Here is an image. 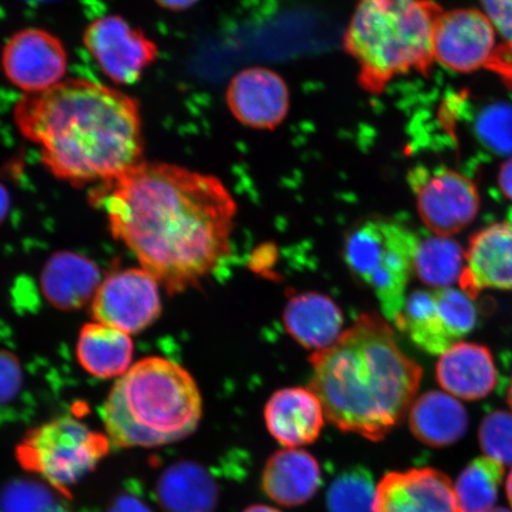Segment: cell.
<instances>
[{
	"label": "cell",
	"mask_w": 512,
	"mask_h": 512,
	"mask_svg": "<svg viewBox=\"0 0 512 512\" xmlns=\"http://www.w3.org/2000/svg\"><path fill=\"white\" fill-rule=\"evenodd\" d=\"M91 201L170 294L200 285L230 253L238 206L216 176L144 159L96 185Z\"/></svg>",
	"instance_id": "obj_1"
},
{
	"label": "cell",
	"mask_w": 512,
	"mask_h": 512,
	"mask_svg": "<svg viewBox=\"0 0 512 512\" xmlns=\"http://www.w3.org/2000/svg\"><path fill=\"white\" fill-rule=\"evenodd\" d=\"M12 117L49 174L74 187H96L144 160L142 108L117 87L66 79L23 95Z\"/></svg>",
	"instance_id": "obj_2"
},
{
	"label": "cell",
	"mask_w": 512,
	"mask_h": 512,
	"mask_svg": "<svg viewBox=\"0 0 512 512\" xmlns=\"http://www.w3.org/2000/svg\"><path fill=\"white\" fill-rule=\"evenodd\" d=\"M310 390L343 432L386 438L411 409L422 369L400 349L386 318L366 313L330 348L310 357Z\"/></svg>",
	"instance_id": "obj_3"
},
{
	"label": "cell",
	"mask_w": 512,
	"mask_h": 512,
	"mask_svg": "<svg viewBox=\"0 0 512 512\" xmlns=\"http://www.w3.org/2000/svg\"><path fill=\"white\" fill-rule=\"evenodd\" d=\"M202 416L200 389L187 369L164 357H147L119 377L101 418L120 448L177 443L196 431Z\"/></svg>",
	"instance_id": "obj_4"
},
{
	"label": "cell",
	"mask_w": 512,
	"mask_h": 512,
	"mask_svg": "<svg viewBox=\"0 0 512 512\" xmlns=\"http://www.w3.org/2000/svg\"><path fill=\"white\" fill-rule=\"evenodd\" d=\"M441 12L430 0H358L343 38L357 63L358 86L381 95L399 76L428 73Z\"/></svg>",
	"instance_id": "obj_5"
},
{
	"label": "cell",
	"mask_w": 512,
	"mask_h": 512,
	"mask_svg": "<svg viewBox=\"0 0 512 512\" xmlns=\"http://www.w3.org/2000/svg\"><path fill=\"white\" fill-rule=\"evenodd\" d=\"M419 242L411 229L389 219L362 222L345 239V262L374 292L387 320L395 322L405 307Z\"/></svg>",
	"instance_id": "obj_6"
},
{
	"label": "cell",
	"mask_w": 512,
	"mask_h": 512,
	"mask_svg": "<svg viewBox=\"0 0 512 512\" xmlns=\"http://www.w3.org/2000/svg\"><path fill=\"white\" fill-rule=\"evenodd\" d=\"M111 446L106 434L64 415L25 434L16 448V457L25 471L42 477L70 498V489L95 470Z\"/></svg>",
	"instance_id": "obj_7"
},
{
	"label": "cell",
	"mask_w": 512,
	"mask_h": 512,
	"mask_svg": "<svg viewBox=\"0 0 512 512\" xmlns=\"http://www.w3.org/2000/svg\"><path fill=\"white\" fill-rule=\"evenodd\" d=\"M477 317L475 300L448 287L413 292L395 323L422 350L441 355L475 329Z\"/></svg>",
	"instance_id": "obj_8"
},
{
	"label": "cell",
	"mask_w": 512,
	"mask_h": 512,
	"mask_svg": "<svg viewBox=\"0 0 512 512\" xmlns=\"http://www.w3.org/2000/svg\"><path fill=\"white\" fill-rule=\"evenodd\" d=\"M419 215L434 235L450 238L476 219L480 207L475 183L446 166L419 165L408 172Z\"/></svg>",
	"instance_id": "obj_9"
},
{
	"label": "cell",
	"mask_w": 512,
	"mask_h": 512,
	"mask_svg": "<svg viewBox=\"0 0 512 512\" xmlns=\"http://www.w3.org/2000/svg\"><path fill=\"white\" fill-rule=\"evenodd\" d=\"M82 42L102 75L115 86L136 85L159 57L157 43L118 15L88 23Z\"/></svg>",
	"instance_id": "obj_10"
},
{
	"label": "cell",
	"mask_w": 512,
	"mask_h": 512,
	"mask_svg": "<svg viewBox=\"0 0 512 512\" xmlns=\"http://www.w3.org/2000/svg\"><path fill=\"white\" fill-rule=\"evenodd\" d=\"M5 79L24 95L48 91L66 80L69 56L60 37L42 28L12 34L0 55Z\"/></svg>",
	"instance_id": "obj_11"
},
{
	"label": "cell",
	"mask_w": 512,
	"mask_h": 512,
	"mask_svg": "<svg viewBox=\"0 0 512 512\" xmlns=\"http://www.w3.org/2000/svg\"><path fill=\"white\" fill-rule=\"evenodd\" d=\"M158 281L143 268L108 275L92 302L94 322L127 335L149 328L162 313Z\"/></svg>",
	"instance_id": "obj_12"
},
{
	"label": "cell",
	"mask_w": 512,
	"mask_h": 512,
	"mask_svg": "<svg viewBox=\"0 0 512 512\" xmlns=\"http://www.w3.org/2000/svg\"><path fill=\"white\" fill-rule=\"evenodd\" d=\"M496 36L494 25L482 11H443L434 30V60L458 73L490 67L498 51Z\"/></svg>",
	"instance_id": "obj_13"
},
{
	"label": "cell",
	"mask_w": 512,
	"mask_h": 512,
	"mask_svg": "<svg viewBox=\"0 0 512 512\" xmlns=\"http://www.w3.org/2000/svg\"><path fill=\"white\" fill-rule=\"evenodd\" d=\"M230 113L254 130L272 131L284 123L291 106L286 81L274 70L252 67L230 80L227 93Z\"/></svg>",
	"instance_id": "obj_14"
},
{
	"label": "cell",
	"mask_w": 512,
	"mask_h": 512,
	"mask_svg": "<svg viewBox=\"0 0 512 512\" xmlns=\"http://www.w3.org/2000/svg\"><path fill=\"white\" fill-rule=\"evenodd\" d=\"M459 286L473 300L488 290L512 292V223H492L471 236Z\"/></svg>",
	"instance_id": "obj_15"
},
{
	"label": "cell",
	"mask_w": 512,
	"mask_h": 512,
	"mask_svg": "<svg viewBox=\"0 0 512 512\" xmlns=\"http://www.w3.org/2000/svg\"><path fill=\"white\" fill-rule=\"evenodd\" d=\"M374 512H459L453 483L432 467L389 472L376 488Z\"/></svg>",
	"instance_id": "obj_16"
},
{
	"label": "cell",
	"mask_w": 512,
	"mask_h": 512,
	"mask_svg": "<svg viewBox=\"0 0 512 512\" xmlns=\"http://www.w3.org/2000/svg\"><path fill=\"white\" fill-rule=\"evenodd\" d=\"M437 380L447 394L458 400H482L497 386L494 356L484 345L454 343L439 355Z\"/></svg>",
	"instance_id": "obj_17"
},
{
	"label": "cell",
	"mask_w": 512,
	"mask_h": 512,
	"mask_svg": "<svg viewBox=\"0 0 512 512\" xmlns=\"http://www.w3.org/2000/svg\"><path fill=\"white\" fill-rule=\"evenodd\" d=\"M325 419L322 403L310 389H280L265 408L268 431L279 444L290 448L312 444Z\"/></svg>",
	"instance_id": "obj_18"
},
{
	"label": "cell",
	"mask_w": 512,
	"mask_h": 512,
	"mask_svg": "<svg viewBox=\"0 0 512 512\" xmlns=\"http://www.w3.org/2000/svg\"><path fill=\"white\" fill-rule=\"evenodd\" d=\"M100 285L99 267L78 253H55L41 273L44 297L61 311L79 310L91 300L93 302Z\"/></svg>",
	"instance_id": "obj_19"
},
{
	"label": "cell",
	"mask_w": 512,
	"mask_h": 512,
	"mask_svg": "<svg viewBox=\"0 0 512 512\" xmlns=\"http://www.w3.org/2000/svg\"><path fill=\"white\" fill-rule=\"evenodd\" d=\"M343 312L330 297L316 292L299 293L285 307L286 331L304 348L325 350L342 335Z\"/></svg>",
	"instance_id": "obj_20"
},
{
	"label": "cell",
	"mask_w": 512,
	"mask_h": 512,
	"mask_svg": "<svg viewBox=\"0 0 512 512\" xmlns=\"http://www.w3.org/2000/svg\"><path fill=\"white\" fill-rule=\"evenodd\" d=\"M320 480L315 457L297 448H286L268 459L262 473V489L272 501L298 507L316 495Z\"/></svg>",
	"instance_id": "obj_21"
},
{
	"label": "cell",
	"mask_w": 512,
	"mask_h": 512,
	"mask_svg": "<svg viewBox=\"0 0 512 512\" xmlns=\"http://www.w3.org/2000/svg\"><path fill=\"white\" fill-rule=\"evenodd\" d=\"M156 495L165 512H215L219 486L206 467L183 460L166 467Z\"/></svg>",
	"instance_id": "obj_22"
},
{
	"label": "cell",
	"mask_w": 512,
	"mask_h": 512,
	"mask_svg": "<svg viewBox=\"0 0 512 512\" xmlns=\"http://www.w3.org/2000/svg\"><path fill=\"white\" fill-rule=\"evenodd\" d=\"M409 427L422 444L447 447L463 439L469 430V414L454 396L431 390L409 409Z\"/></svg>",
	"instance_id": "obj_23"
},
{
	"label": "cell",
	"mask_w": 512,
	"mask_h": 512,
	"mask_svg": "<svg viewBox=\"0 0 512 512\" xmlns=\"http://www.w3.org/2000/svg\"><path fill=\"white\" fill-rule=\"evenodd\" d=\"M134 345L130 335L100 323L83 326L76 344L81 367L98 379H114L132 367Z\"/></svg>",
	"instance_id": "obj_24"
},
{
	"label": "cell",
	"mask_w": 512,
	"mask_h": 512,
	"mask_svg": "<svg viewBox=\"0 0 512 512\" xmlns=\"http://www.w3.org/2000/svg\"><path fill=\"white\" fill-rule=\"evenodd\" d=\"M504 478V466L488 457L467 464L453 483L459 512H491L496 509Z\"/></svg>",
	"instance_id": "obj_25"
},
{
	"label": "cell",
	"mask_w": 512,
	"mask_h": 512,
	"mask_svg": "<svg viewBox=\"0 0 512 512\" xmlns=\"http://www.w3.org/2000/svg\"><path fill=\"white\" fill-rule=\"evenodd\" d=\"M465 266V251L456 240L433 236L420 240L416 249L414 271L425 285L435 288L459 283Z\"/></svg>",
	"instance_id": "obj_26"
},
{
	"label": "cell",
	"mask_w": 512,
	"mask_h": 512,
	"mask_svg": "<svg viewBox=\"0 0 512 512\" xmlns=\"http://www.w3.org/2000/svg\"><path fill=\"white\" fill-rule=\"evenodd\" d=\"M60 491L30 478H15L0 489V512H72Z\"/></svg>",
	"instance_id": "obj_27"
},
{
	"label": "cell",
	"mask_w": 512,
	"mask_h": 512,
	"mask_svg": "<svg viewBox=\"0 0 512 512\" xmlns=\"http://www.w3.org/2000/svg\"><path fill=\"white\" fill-rule=\"evenodd\" d=\"M376 489L366 470L352 469L334 480L328 492L329 512H374Z\"/></svg>",
	"instance_id": "obj_28"
},
{
	"label": "cell",
	"mask_w": 512,
	"mask_h": 512,
	"mask_svg": "<svg viewBox=\"0 0 512 512\" xmlns=\"http://www.w3.org/2000/svg\"><path fill=\"white\" fill-rule=\"evenodd\" d=\"M478 439L485 457L512 466V411H494L480 422Z\"/></svg>",
	"instance_id": "obj_29"
},
{
	"label": "cell",
	"mask_w": 512,
	"mask_h": 512,
	"mask_svg": "<svg viewBox=\"0 0 512 512\" xmlns=\"http://www.w3.org/2000/svg\"><path fill=\"white\" fill-rule=\"evenodd\" d=\"M477 132L483 143L498 153H512V108L491 106L480 115Z\"/></svg>",
	"instance_id": "obj_30"
},
{
	"label": "cell",
	"mask_w": 512,
	"mask_h": 512,
	"mask_svg": "<svg viewBox=\"0 0 512 512\" xmlns=\"http://www.w3.org/2000/svg\"><path fill=\"white\" fill-rule=\"evenodd\" d=\"M22 383L23 370L17 356L0 350V407L16 399Z\"/></svg>",
	"instance_id": "obj_31"
},
{
	"label": "cell",
	"mask_w": 512,
	"mask_h": 512,
	"mask_svg": "<svg viewBox=\"0 0 512 512\" xmlns=\"http://www.w3.org/2000/svg\"><path fill=\"white\" fill-rule=\"evenodd\" d=\"M480 3L497 35L503 37L512 49V0H480Z\"/></svg>",
	"instance_id": "obj_32"
},
{
	"label": "cell",
	"mask_w": 512,
	"mask_h": 512,
	"mask_svg": "<svg viewBox=\"0 0 512 512\" xmlns=\"http://www.w3.org/2000/svg\"><path fill=\"white\" fill-rule=\"evenodd\" d=\"M107 512H155L140 491L134 488L121 491L114 497Z\"/></svg>",
	"instance_id": "obj_33"
},
{
	"label": "cell",
	"mask_w": 512,
	"mask_h": 512,
	"mask_svg": "<svg viewBox=\"0 0 512 512\" xmlns=\"http://www.w3.org/2000/svg\"><path fill=\"white\" fill-rule=\"evenodd\" d=\"M490 67L512 82V49L498 50L495 60L492 61Z\"/></svg>",
	"instance_id": "obj_34"
},
{
	"label": "cell",
	"mask_w": 512,
	"mask_h": 512,
	"mask_svg": "<svg viewBox=\"0 0 512 512\" xmlns=\"http://www.w3.org/2000/svg\"><path fill=\"white\" fill-rule=\"evenodd\" d=\"M159 8L171 12H182L194 8L200 0H153Z\"/></svg>",
	"instance_id": "obj_35"
},
{
	"label": "cell",
	"mask_w": 512,
	"mask_h": 512,
	"mask_svg": "<svg viewBox=\"0 0 512 512\" xmlns=\"http://www.w3.org/2000/svg\"><path fill=\"white\" fill-rule=\"evenodd\" d=\"M499 185L505 197L512 202V160L502 166L499 174Z\"/></svg>",
	"instance_id": "obj_36"
},
{
	"label": "cell",
	"mask_w": 512,
	"mask_h": 512,
	"mask_svg": "<svg viewBox=\"0 0 512 512\" xmlns=\"http://www.w3.org/2000/svg\"><path fill=\"white\" fill-rule=\"evenodd\" d=\"M10 210V195L4 185L0 184V224L6 219Z\"/></svg>",
	"instance_id": "obj_37"
},
{
	"label": "cell",
	"mask_w": 512,
	"mask_h": 512,
	"mask_svg": "<svg viewBox=\"0 0 512 512\" xmlns=\"http://www.w3.org/2000/svg\"><path fill=\"white\" fill-rule=\"evenodd\" d=\"M243 512H281V511L271 508V507H267V505L258 504V505H252V507L247 508Z\"/></svg>",
	"instance_id": "obj_38"
},
{
	"label": "cell",
	"mask_w": 512,
	"mask_h": 512,
	"mask_svg": "<svg viewBox=\"0 0 512 512\" xmlns=\"http://www.w3.org/2000/svg\"><path fill=\"white\" fill-rule=\"evenodd\" d=\"M505 491H507L508 501L512 510V470L510 471L507 480H505Z\"/></svg>",
	"instance_id": "obj_39"
},
{
	"label": "cell",
	"mask_w": 512,
	"mask_h": 512,
	"mask_svg": "<svg viewBox=\"0 0 512 512\" xmlns=\"http://www.w3.org/2000/svg\"><path fill=\"white\" fill-rule=\"evenodd\" d=\"M507 398H508L509 406H510L511 411H512V379H511L510 386H509V389H508Z\"/></svg>",
	"instance_id": "obj_40"
},
{
	"label": "cell",
	"mask_w": 512,
	"mask_h": 512,
	"mask_svg": "<svg viewBox=\"0 0 512 512\" xmlns=\"http://www.w3.org/2000/svg\"><path fill=\"white\" fill-rule=\"evenodd\" d=\"M491 512H512L511 509H505V508H496L492 510Z\"/></svg>",
	"instance_id": "obj_41"
}]
</instances>
